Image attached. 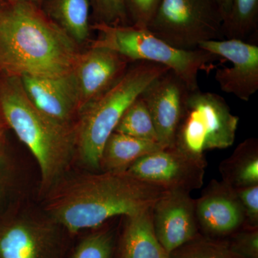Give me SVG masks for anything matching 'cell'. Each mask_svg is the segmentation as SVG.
<instances>
[{
    "mask_svg": "<svg viewBox=\"0 0 258 258\" xmlns=\"http://www.w3.org/2000/svg\"><path fill=\"white\" fill-rule=\"evenodd\" d=\"M166 190L125 171L61 178L47 191L45 210L70 232L93 228L116 216L151 208Z\"/></svg>",
    "mask_w": 258,
    "mask_h": 258,
    "instance_id": "1",
    "label": "cell"
},
{
    "mask_svg": "<svg viewBox=\"0 0 258 258\" xmlns=\"http://www.w3.org/2000/svg\"><path fill=\"white\" fill-rule=\"evenodd\" d=\"M76 42L30 3L19 2L0 16V66L13 77L71 74L80 57Z\"/></svg>",
    "mask_w": 258,
    "mask_h": 258,
    "instance_id": "2",
    "label": "cell"
},
{
    "mask_svg": "<svg viewBox=\"0 0 258 258\" xmlns=\"http://www.w3.org/2000/svg\"><path fill=\"white\" fill-rule=\"evenodd\" d=\"M0 107L7 123L36 159L40 190L47 192L62 178L76 152V126L59 123L39 111L17 77L3 88Z\"/></svg>",
    "mask_w": 258,
    "mask_h": 258,
    "instance_id": "3",
    "label": "cell"
},
{
    "mask_svg": "<svg viewBox=\"0 0 258 258\" xmlns=\"http://www.w3.org/2000/svg\"><path fill=\"white\" fill-rule=\"evenodd\" d=\"M132 63L118 81L83 110L76 126V150L90 169H100L103 147L127 108L156 78L169 70L147 61Z\"/></svg>",
    "mask_w": 258,
    "mask_h": 258,
    "instance_id": "4",
    "label": "cell"
},
{
    "mask_svg": "<svg viewBox=\"0 0 258 258\" xmlns=\"http://www.w3.org/2000/svg\"><path fill=\"white\" fill-rule=\"evenodd\" d=\"M101 33L95 46L108 47L130 62L147 61L162 64L184 80L190 90L198 89V76L202 71H211L220 57L196 49L187 50L169 45L148 29L131 26H113L99 23Z\"/></svg>",
    "mask_w": 258,
    "mask_h": 258,
    "instance_id": "5",
    "label": "cell"
},
{
    "mask_svg": "<svg viewBox=\"0 0 258 258\" xmlns=\"http://www.w3.org/2000/svg\"><path fill=\"white\" fill-rule=\"evenodd\" d=\"M238 124L239 117L221 96L198 88L189 93L173 147L193 157L205 158L208 151L230 147Z\"/></svg>",
    "mask_w": 258,
    "mask_h": 258,
    "instance_id": "6",
    "label": "cell"
},
{
    "mask_svg": "<svg viewBox=\"0 0 258 258\" xmlns=\"http://www.w3.org/2000/svg\"><path fill=\"white\" fill-rule=\"evenodd\" d=\"M224 20L215 0H161L147 29L172 46L193 50L225 39Z\"/></svg>",
    "mask_w": 258,
    "mask_h": 258,
    "instance_id": "7",
    "label": "cell"
},
{
    "mask_svg": "<svg viewBox=\"0 0 258 258\" xmlns=\"http://www.w3.org/2000/svg\"><path fill=\"white\" fill-rule=\"evenodd\" d=\"M206 166L205 158L193 157L172 147L140 158L127 171L166 191L190 193L203 186Z\"/></svg>",
    "mask_w": 258,
    "mask_h": 258,
    "instance_id": "8",
    "label": "cell"
},
{
    "mask_svg": "<svg viewBox=\"0 0 258 258\" xmlns=\"http://www.w3.org/2000/svg\"><path fill=\"white\" fill-rule=\"evenodd\" d=\"M198 48L231 62L217 69L215 79L225 93L248 101L258 90V46L254 43L222 39L202 42Z\"/></svg>",
    "mask_w": 258,
    "mask_h": 258,
    "instance_id": "9",
    "label": "cell"
},
{
    "mask_svg": "<svg viewBox=\"0 0 258 258\" xmlns=\"http://www.w3.org/2000/svg\"><path fill=\"white\" fill-rule=\"evenodd\" d=\"M191 90L184 80L169 69L156 78L141 94L155 125L163 148L174 146L176 131Z\"/></svg>",
    "mask_w": 258,
    "mask_h": 258,
    "instance_id": "10",
    "label": "cell"
},
{
    "mask_svg": "<svg viewBox=\"0 0 258 258\" xmlns=\"http://www.w3.org/2000/svg\"><path fill=\"white\" fill-rule=\"evenodd\" d=\"M152 220L159 243L168 254L198 235L195 200L184 191H166L153 205Z\"/></svg>",
    "mask_w": 258,
    "mask_h": 258,
    "instance_id": "11",
    "label": "cell"
},
{
    "mask_svg": "<svg viewBox=\"0 0 258 258\" xmlns=\"http://www.w3.org/2000/svg\"><path fill=\"white\" fill-rule=\"evenodd\" d=\"M195 215L198 228L211 237L232 235L244 227L245 222L235 189L215 179L195 200Z\"/></svg>",
    "mask_w": 258,
    "mask_h": 258,
    "instance_id": "12",
    "label": "cell"
},
{
    "mask_svg": "<svg viewBox=\"0 0 258 258\" xmlns=\"http://www.w3.org/2000/svg\"><path fill=\"white\" fill-rule=\"evenodd\" d=\"M24 91L35 108L49 118L72 125L75 113L80 110L79 89L74 74L45 77H20Z\"/></svg>",
    "mask_w": 258,
    "mask_h": 258,
    "instance_id": "13",
    "label": "cell"
},
{
    "mask_svg": "<svg viewBox=\"0 0 258 258\" xmlns=\"http://www.w3.org/2000/svg\"><path fill=\"white\" fill-rule=\"evenodd\" d=\"M129 62H132L114 50L95 45L80 56L74 69L80 110L84 109L118 81L126 72Z\"/></svg>",
    "mask_w": 258,
    "mask_h": 258,
    "instance_id": "14",
    "label": "cell"
},
{
    "mask_svg": "<svg viewBox=\"0 0 258 258\" xmlns=\"http://www.w3.org/2000/svg\"><path fill=\"white\" fill-rule=\"evenodd\" d=\"M30 215L0 226V258H49L55 240V222Z\"/></svg>",
    "mask_w": 258,
    "mask_h": 258,
    "instance_id": "15",
    "label": "cell"
},
{
    "mask_svg": "<svg viewBox=\"0 0 258 258\" xmlns=\"http://www.w3.org/2000/svg\"><path fill=\"white\" fill-rule=\"evenodd\" d=\"M152 207L126 217L122 236L121 258L169 257L154 232Z\"/></svg>",
    "mask_w": 258,
    "mask_h": 258,
    "instance_id": "16",
    "label": "cell"
},
{
    "mask_svg": "<svg viewBox=\"0 0 258 258\" xmlns=\"http://www.w3.org/2000/svg\"><path fill=\"white\" fill-rule=\"evenodd\" d=\"M163 148L158 142L113 132L106 141L100 159L102 171H125L140 158Z\"/></svg>",
    "mask_w": 258,
    "mask_h": 258,
    "instance_id": "17",
    "label": "cell"
},
{
    "mask_svg": "<svg viewBox=\"0 0 258 258\" xmlns=\"http://www.w3.org/2000/svg\"><path fill=\"white\" fill-rule=\"evenodd\" d=\"M222 181L234 189L258 185L257 139H246L220 166Z\"/></svg>",
    "mask_w": 258,
    "mask_h": 258,
    "instance_id": "18",
    "label": "cell"
},
{
    "mask_svg": "<svg viewBox=\"0 0 258 258\" xmlns=\"http://www.w3.org/2000/svg\"><path fill=\"white\" fill-rule=\"evenodd\" d=\"M89 0H54L51 13L61 28L81 42L89 35Z\"/></svg>",
    "mask_w": 258,
    "mask_h": 258,
    "instance_id": "19",
    "label": "cell"
},
{
    "mask_svg": "<svg viewBox=\"0 0 258 258\" xmlns=\"http://www.w3.org/2000/svg\"><path fill=\"white\" fill-rule=\"evenodd\" d=\"M258 0H231L229 14L223 24L225 39L248 42L257 34Z\"/></svg>",
    "mask_w": 258,
    "mask_h": 258,
    "instance_id": "20",
    "label": "cell"
},
{
    "mask_svg": "<svg viewBox=\"0 0 258 258\" xmlns=\"http://www.w3.org/2000/svg\"><path fill=\"white\" fill-rule=\"evenodd\" d=\"M113 132L159 143L152 115L141 95L127 108Z\"/></svg>",
    "mask_w": 258,
    "mask_h": 258,
    "instance_id": "21",
    "label": "cell"
},
{
    "mask_svg": "<svg viewBox=\"0 0 258 258\" xmlns=\"http://www.w3.org/2000/svg\"><path fill=\"white\" fill-rule=\"evenodd\" d=\"M169 258H242L229 248L227 244L209 237L197 236L193 240L176 249Z\"/></svg>",
    "mask_w": 258,
    "mask_h": 258,
    "instance_id": "22",
    "label": "cell"
},
{
    "mask_svg": "<svg viewBox=\"0 0 258 258\" xmlns=\"http://www.w3.org/2000/svg\"><path fill=\"white\" fill-rule=\"evenodd\" d=\"M113 241L105 232L90 235L79 244L73 258H111Z\"/></svg>",
    "mask_w": 258,
    "mask_h": 258,
    "instance_id": "23",
    "label": "cell"
},
{
    "mask_svg": "<svg viewBox=\"0 0 258 258\" xmlns=\"http://www.w3.org/2000/svg\"><path fill=\"white\" fill-rule=\"evenodd\" d=\"M242 229L232 234L229 248L242 258H258V228Z\"/></svg>",
    "mask_w": 258,
    "mask_h": 258,
    "instance_id": "24",
    "label": "cell"
},
{
    "mask_svg": "<svg viewBox=\"0 0 258 258\" xmlns=\"http://www.w3.org/2000/svg\"><path fill=\"white\" fill-rule=\"evenodd\" d=\"M95 6L101 18V23L113 26H128L125 0H94Z\"/></svg>",
    "mask_w": 258,
    "mask_h": 258,
    "instance_id": "25",
    "label": "cell"
},
{
    "mask_svg": "<svg viewBox=\"0 0 258 258\" xmlns=\"http://www.w3.org/2000/svg\"><path fill=\"white\" fill-rule=\"evenodd\" d=\"M128 15L133 20L131 26L147 29L157 13L161 0H125Z\"/></svg>",
    "mask_w": 258,
    "mask_h": 258,
    "instance_id": "26",
    "label": "cell"
},
{
    "mask_svg": "<svg viewBox=\"0 0 258 258\" xmlns=\"http://www.w3.org/2000/svg\"><path fill=\"white\" fill-rule=\"evenodd\" d=\"M235 190L244 210V227L258 228V185Z\"/></svg>",
    "mask_w": 258,
    "mask_h": 258,
    "instance_id": "27",
    "label": "cell"
},
{
    "mask_svg": "<svg viewBox=\"0 0 258 258\" xmlns=\"http://www.w3.org/2000/svg\"><path fill=\"white\" fill-rule=\"evenodd\" d=\"M215 1H216L217 5L220 7L222 15H223L224 19L225 20L226 18H227V15L229 14V12H230L231 0H215Z\"/></svg>",
    "mask_w": 258,
    "mask_h": 258,
    "instance_id": "28",
    "label": "cell"
},
{
    "mask_svg": "<svg viewBox=\"0 0 258 258\" xmlns=\"http://www.w3.org/2000/svg\"><path fill=\"white\" fill-rule=\"evenodd\" d=\"M2 134H0V139H1ZM1 144V142H0ZM5 160L3 157V151H2L1 144H0V189H1L3 181V171H4Z\"/></svg>",
    "mask_w": 258,
    "mask_h": 258,
    "instance_id": "29",
    "label": "cell"
},
{
    "mask_svg": "<svg viewBox=\"0 0 258 258\" xmlns=\"http://www.w3.org/2000/svg\"><path fill=\"white\" fill-rule=\"evenodd\" d=\"M37 1V0H19V2H23V3H30L32 2Z\"/></svg>",
    "mask_w": 258,
    "mask_h": 258,
    "instance_id": "30",
    "label": "cell"
},
{
    "mask_svg": "<svg viewBox=\"0 0 258 258\" xmlns=\"http://www.w3.org/2000/svg\"><path fill=\"white\" fill-rule=\"evenodd\" d=\"M0 134H2V125H1V123H0Z\"/></svg>",
    "mask_w": 258,
    "mask_h": 258,
    "instance_id": "31",
    "label": "cell"
},
{
    "mask_svg": "<svg viewBox=\"0 0 258 258\" xmlns=\"http://www.w3.org/2000/svg\"><path fill=\"white\" fill-rule=\"evenodd\" d=\"M168 258H169V257H168Z\"/></svg>",
    "mask_w": 258,
    "mask_h": 258,
    "instance_id": "32",
    "label": "cell"
}]
</instances>
